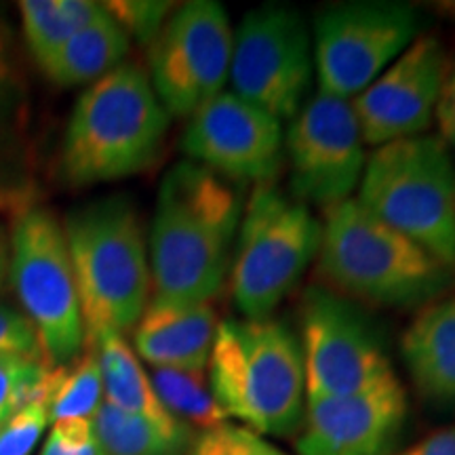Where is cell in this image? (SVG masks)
Here are the masks:
<instances>
[{
    "mask_svg": "<svg viewBox=\"0 0 455 455\" xmlns=\"http://www.w3.org/2000/svg\"><path fill=\"white\" fill-rule=\"evenodd\" d=\"M447 7H449V11H451V13L455 15V3H453V4H447Z\"/></svg>",
    "mask_w": 455,
    "mask_h": 455,
    "instance_id": "obj_35",
    "label": "cell"
},
{
    "mask_svg": "<svg viewBox=\"0 0 455 455\" xmlns=\"http://www.w3.org/2000/svg\"><path fill=\"white\" fill-rule=\"evenodd\" d=\"M49 365L38 358L0 355V428L32 398L47 392Z\"/></svg>",
    "mask_w": 455,
    "mask_h": 455,
    "instance_id": "obj_26",
    "label": "cell"
},
{
    "mask_svg": "<svg viewBox=\"0 0 455 455\" xmlns=\"http://www.w3.org/2000/svg\"><path fill=\"white\" fill-rule=\"evenodd\" d=\"M396 455H455V424L432 432L426 439Z\"/></svg>",
    "mask_w": 455,
    "mask_h": 455,
    "instance_id": "obj_33",
    "label": "cell"
},
{
    "mask_svg": "<svg viewBox=\"0 0 455 455\" xmlns=\"http://www.w3.org/2000/svg\"><path fill=\"white\" fill-rule=\"evenodd\" d=\"M318 268L339 293L390 308H424L455 284V268L375 218L356 198L325 209Z\"/></svg>",
    "mask_w": 455,
    "mask_h": 455,
    "instance_id": "obj_4",
    "label": "cell"
},
{
    "mask_svg": "<svg viewBox=\"0 0 455 455\" xmlns=\"http://www.w3.org/2000/svg\"><path fill=\"white\" fill-rule=\"evenodd\" d=\"M299 323L306 401L355 395L395 373L375 323L346 295L310 287Z\"/></svg>",
    "mask_w": 455,
    "mask_h": 455,
    "instance_id": "obj_11",
    "label": "cell"
},
{
    "mask_svg": "<svg viewBox=\"0 0 455 455\" xmlns=\"http://www.w3.org/2000/svg\"><path fill=\"white\" fill-rule=\"evenodd\" d=\"M51 422L47 392L32 398L0 428V455H30Z\"/></svg>",
    "mask_w": 455,
    "mask_h": 455,
    "instance_id": "obj_28",
    "label": "cell"
},
{
    "mask_svg": "<svg viewBox=\"0 0 455 455\" xmlns=\"http://www.w3.org/2000/svg\"><path fill=\"white\" fill-rule=\"evenodd\" d=\"M98 355L101 378H104L106 403L123 409V411L140 415L148 422L161 426L171 435H190V428L163 407L150 373L140 363V356L131 348L123 333L114 329H101L87 339Z\"/></svg>",
    "mask_w": 455,
    "mask_h": 455,
    "instance_id": "obj_20",
    "label": "cell"
},
{
    "mask_svg": "<svg viewBox=\"0 0 455 455\" xmlns=\"http://www.w3.org/2000/svg\"><path fill=\"white\" fill-rule=\"evenodd\" d=\"M190 455H287L258 435V432L236 424L201 432L192 443Z\"/></svg>",
    "mask_w": 455,
    "mask_h": 455,
    "instance_id": "obj_29",
    "label": "cell"
},
{
    "mask_svg": "<svg viewBox=\"0 0 455 455\" xmlns=\"http://www.w3.org/2000/svg\"><path fill=\"white\" fill-rule=\"evenodd\" d=\"M11 283V243L9 236L0 232V295L9 289Z\"/></svg>",
    "mask_w": 455,
    "mask_h": 455,
    "instance_id": "obj_34",
    "label": "cell"
},
{
    "mask_svg": "<svg viewBox=\"0 0 455 455\" xmlns=\"http://www.w3.org/2000/svg\"><path fill=\"white\" fill-rule=\"evenodd\" d=\"M104 9L127 32L131 41L152 44L173 13V3H164V0H112V3H104Z\"/></svg>",
    "mask_w": 455,
    "mask_h": 455,
    "instance_id": "obj_27",
    "label": "cell"
},
{
    "mask_svg": "<svg viewBox=\"0 0 455 455\" xmlns=\"http://www.w3.org/2000/svg\"><path fill=\"white\" fill-rule=\"evenodd\" d=\"M104 13L93 0H21V36L38 68L47 64L76 32Z\"/></svg>",
    "mask_w": 455,
    "mask_h": 455,
    "instance_id": "obj_22",
    "label": "cell"
},
{
    "mask_svg": "<svg viewBox=\"0 0 455 455\" xmlns=\"http://www.w3.org/2000/svg\"><path fill=\"white\" fill-rule=\"evenodd\" d=\"M169 121L144 68L124 61L74 104L61 141V175L84 188L141 173L161 155Z\"/></svg>",
    "mask_w": 455,
    "mask_h": 455,
    "instance_id": "obj_2",
    "label": "cell"
},
{
    "mask_svg": "<svg viewBox=\"0 0 455 455\" xmlns=\"http://www.w3.org/2000/svg\"><path fill=\"white\" fill-rule=\"evenodd\" d=\"M209 388L230 419L261 436H291L306 413L299 338L276 318L218 323Z\"/></svg>",
    "mask_w": 455,
    "mask_h": 455,
    "instance_id": "obj_3",
    "label": "cell"
},
{
    "mask_svg": "<svg viewBox=\"0 0 455 455\" xmlns=\"http://www.w3.org/2000/svg\"><path fill=\"white\" fill-rule=\"evenodd\" d=\"M93 428L106 455H181L192 439V435H171L106 401L95 413Z\"/></svg>",
    "mask_w": 455,
    "mask_h": 455,
    "instance_id": "obj_24",
    "label": "cell"
},
{
    "mask_svg": "<svg viewBox=\"0 0 455 455\" xmlns=\"http://www.w3.org/2000/svg\"><path fill=\"white\" fill-rule=\"evenodd\" d=\"M133 329L135 355L152 369L207 373L218 329L212 304L155 295Z\"/></svg>",
    "mask_w": 455,
    "mask_h": 455,
    "instance_id": "obj_18",
    "label": "cell"
},
{
    "mask_svg": "<svg viewBox=\"0 0 455 455\" xmlns=\"http://www.w3.org/2000/svg\"><path fill=\"white\" fill-rule=\"evenodd\" d=\"M422 36V17L407 3L355 0L323 9L312 28L318 91L352 101Z\"/></svg>",
    "mask_w": 455,
    "mask_h": 455,
    "instance_id": "obj_9",
    "label": "cell"
},
{
    "mask_svg": "<svg viewBox=\"0 0 455 455\" xmlns=\"http://www.w3.org/2000/svg\"><path fill=\"white\" fill-rule=\"evenodd\" d=\"M321 247V221L308 204L272 184L253 186L243 207L230 293L243 318H268Z\"/></svg>",
    "mask_w": 455,
    "mask_h": 455,
    "instance_id": "obj_7",
    "label": "cell"
},
{
    "mask_svg": "<svg viewBox=\"0 0 455 455\" xmlns=\"http://www.w3.org/2000/svg\"><path fill=\"white\" fill-rule=\"evenodd\" d=\"M415 392L430 409L455 413V295L426 304L401 338Z\"/></svg>",
    "mask_w": 455,
    "mask_h": 455,
    "instance_id": "obj_19",
    "label": "cell"
},
{
    "mask_svg": "<svg viewBox=\"0 0 455 455\" xmlns=\"http://www.w3.org/2000/svg\"><path fill=\"white\" fill-rule=\"evenodd\" d=\"M181 135L186 161L228 181L272 184L284 161L283 123L261 108L221 91L188 116Z\"/></svg>",
    "mask_w": 455,
    "mask_h": 455,
    "instance_id": "obj_14",
    "label": "cell"
},
{
    "mask_svg": "<svg viewBox=\"0 0 455 455\" xmlns=\"http://www.w3.org/2000/svg\"><path fill=\"white\" fill-rule=\"evenodd\" d=\"M129 49L127 32L104 9V13L74 34L41 70L57 87H81L100 81L114 68L124 64Z\"/></svg>",
    "mask_w": 455,
    "mask_h": 455,
    "instance_id": "obj_21",
    "label": "cell"
},
{
    "mask_svg": "<svg viewBox=\"0 0 455 455\" xmlns=\"http://www.w3.org/2000/svg\"><path fill=\"white\" fill-rule=\"evenodd\" d=\"M0 355H20L44 363L32 323L28 321L24 312L7 308V306H0Z\"/></svg>",
    "mask_w": 455,
    "mask_h": 455,
    "instance_id": "obj_31",
    "label": "cell"
},
{
    "mask_svg": "<svg viewBox=\"0 0 455 455\" xmlns=\"http://www.w3.org/2000/svg\"><path fill=\"white\" fill-rule=\"evenodd\" d=\"M435 121L439 127V140L455 155V60L447 66L439 101H436Z\"/></svg>",
    "mask_w": 455,
    "mask_h": 455,
    "instance_id": "obj_32",
    "label": "cell"
},
{
    "mask_svg": "<svg viewBox=\"0 0 455 455\" xmlns=\"http://www.w3.org/2000/svg\"><path fill=\"white\" fill-rule=\"evenodd\" d=\"M228 81L241 100L291 121L315 81L312 32L299 11L281 3L249 11L235 30Z\"/></svg>",
    "mask_w": 455,
    "mask_h": 455,
    "instance_id": "obj_10",
    "label": "cell"
},
{
    "mask_svg": "<svg viewBox=\"0 0 455 455\" xmlns=\"http://www.w3.org/2000/svg\"><path fill=\"white\" fill-rule=\"evenodd\" d=\"M241 218L232 181L192 161L173 164L158 188L148 236L155 295L209 304L230 268Z\"/></svg>",
    "mask_w": 455,
    "mask_h": 455,
    "instance_id": "obj_1",
    "label": "cell"
},
{
    "mask_svg": "<svg viewBox=\"0 0 455 455\" xmlns=\"http://www.w3.org/2000/svg\"><path fill=\"white\" fill-rule=\"evenodd\" d=\"M447 53L436 36L419 38L403 51L369 87L352 100L363 141L378 148L418 138L435 121Z\"/></svg>",
    "mask_w": 455,
    "mask_h": 455,
    "instance_id": "obj_15",
    "label": "cell"
},
{
    "mask_svg": "<svg viewBox=\"0 0 455 455\" xmlns=\"http://www.w3.org/2000/svg\"><path fill=\"white\" fill-rule=\"evenodd\" d=\"M11 243V284L49 367L72 363L87 346L81 299L64 228L47 209L15 215Z\"/></svg>",
    "mask_w": 455,
    "mask_h": 455,
    "instance_id": "obj_8",
    "label": "cell"
},
{
    "mask_svg": "<svg viewBox=\"0 0 455 455\" xmlns=\"http://www.w3.org/2000/svg\"><path fill=\"white\" fill-rule=\"evenodd\" d=\"M104 396V378L93 346L60 367H49L47 405L51 422L61 419H93Z\"/></svg>",
    "mask_w": 455,
    "mask_h": 455,
    "instance_id": "obj_23",
    "label": "cell"
},
{
    "mask_svg": "<svg viewBox=\"0 0 455 455\" xmlns=\"http://www.w3.org/2000/svg\"><path fill=\"white\" fill-rule=\"evenodd\" d=\"M235 30L215 0H192L173 9L150 44V83L169 116H192L224 91Z\"/></svg>",
    "mask_w": 455,
    "mask_h": 455,
    "instance_id": "obj_12",
    "label": "cell"
},
{
    "mask_svg": "<svg viewBox=\"0 0 455 455\" xmlns=\"http://www.w3.org/2000/svg\"><path fill=\"white\" fill-rule=\"evenodd\" d=\"M41 455H106L93 419H61L51 428Z\"/></svg>",
    "mask_w": 455,
    "mask_h": 455,
    "instance_id": "obj_30",
    "label": "cell"
},
{
    "mask_svg": "<svg viewBox=\"0 0 455 455\" xmlns=\"http://www.w3.org/2000/svg\"><path fill=\"white\" fill-rule=\"evenodd\" d=\"M356 201L455 268V164L439 135L375 148L365 161Z\"/></svg>",
    "mask_w": 455,
    "mask_h": 455,
    "instance_id": "obj_6",
    "label": "cell"
},
{
    "mask_svg": "<svg viewBox=\"0 0 455 455\" xmlns=\"http://www.w3.org/2000/svg\"><path fill=\"white\" fill-rule=\"evenodd\" d=\"M407 419V392L395 373L355 395L306 401L299 455H388Z\"/></svg>",
    "mask_w": 455,
    "mask_h": 455,
    "instance_id": "obj_16",
    "label": "cell"
},
{
    "mask_svg": "<svg viewBox=\"0 0 455 455\" xmlns=\"http://www.w3.org/2000/svg\"><path fill=\"white\" fill-rule=\"evenodd\" d=\"M38 196L32 100L15 32L0 13V213L20 215Z\"/></svg>",
    "mask_w": 455,
    "mask_h": 455,
    "instance_id": "obj_17",
    "label": "cell"
},
{
    "mask_svg": "<svg viewBox=\"0 0 455 455\" xmlns=\"http://www.w3.org/2000/svg\"><path fill=\"white\" fill-rule=\"evenodd\" d=\"M150 379L163 407L186 428L207 432L230 422L224 409L215 401L204 373L152 369Z\"/></svg>",
    "mask_w": 455,
    "mask_h": 455,
    "instance_id": "obj_25",
    "label": "cell"
},
{
    "mask_svg": "<svg viewBox=\"0 0 455 455\" xmlns=\"http://www.w3.org/2000/svg\"><path fill=\"white\" fill-rule=\"evenodd\" d=\"M295 201L329 209L352 198L365 169V141L352 101L318 91L284 133Z\"/></svg>",
    "mask_w": 455,
    "mask_h": 455,
    "instance_id": "obj_13",
    "label": "cell"
},
{
    "mask_svg": "<svg viewBox=\"0 0 455 455\" xmlns=\"http://www.w3.org/2000/svg\"><path fill=\"white\" fill-rule=\"evenodd\" d=\"M64 235L87 339L101 329H133L152 287L148 243L133 203L108 196L83 204L68 213Z\"/></svg>",
    "mask_w": 455,
    "mask_h": 455,
    "instance_id": "obj_5",
    "label": "cell"
}]
</instances>
